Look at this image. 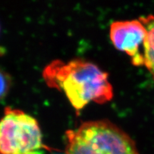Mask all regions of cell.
<instances>
[{"label":"cell","instance_id":"1","mask_svg":"<svg viewBox=\"0 0 154 154\" xmlns=\"http://www.w3.org/2000/svg\"><path fill=\"white\" fill-rule=\"evenodd\" d=\"M43 77L48 86L63 92L77 111L90 102L106 103L113 96L109 74L84 59L53 61L44 69Z\"/></svg>","mask_w":154,"mask_h":154},{"label":"cell","instance_id":"2","mask_svg":"<svg viewBox=\"0 0 154 154\" xmlns=\"http://www.w3.org/2000/svg\"><path fill=\"white\" fill-rule=\"evenodd\" d=\"M65 154H140L136 143L109 121H91L66 133Z\"/></svg>","mask_w":154,"mask_h":154},{"label":"cell","instance_id":"3","mask_svg":"<svg viewBox=\"0 0 154 154\" xmlns=\"http://www.w3.org/2000/svg\"><path fill=\"white\" fill-rule=\"evenodd\" d=\"M39 125L34 117L6 107L0 119V154H45Z\"/></svg>","mask_w":154,"mask_h":154},{"label":"cell","instance_id":"4","mask_svg":"<svg viewBox=\"0 0 154 154\" xmlns=\"http://www.w3.org/2000/svg\"><path fill=\"white\" fill-rule=\"evenodd\" d=\"M146 29L138 19L116 21L111 24L110 38L114 47L127 54L136 66H144L143 47Z\"/></svg>","mask_w":154,"mask_h":154},{"label":"cell","instance_id":"5","mask_svg":"<svg viewBox=\"0 0 154 154\" xmlns=\"http://www.w3.org/2000/svg\"><path fill=\"white\" fill-rule=\"evenodd\" d=\"M146 29V37L143 47L144 66L154 80V15L140 17Z\"/></svg>","mask_w":154,"mask_h":154},{"label":"cell","instance_id":"6","mask_svg":"<svg viewBox=\"0 0 154 154\" xmlns=\"http://www.w3.org/2000/svg\"><path fill=\"white\" fill-rule=\"evenodd\" d=\"M11 79L9 74L0 67V99L7 95L11 87Z\"/></svg>","mask_w":154,"mask_h":154}]
</instances>
